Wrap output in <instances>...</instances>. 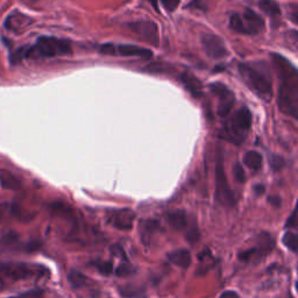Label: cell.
<instances>
[{
	"mask_svg": "<svg viewBox=\"0 0 298 298\" xmlns=\"http://www.w3.org/2000/svg\"><path fill=\"white\" fill-rule=\"evenodd\" d=\"M273 63L280 79L279 109L282 113L298 118V71L290 61L280 54H273Z\"/></svg>",
	"mask_w": 298,
	"mask_h": 298,
	"instance_id": "obj_1",
	"label": "cell"
},
{
	"mask_svg": "<svg viewBox=\"0 0 298 298\" xmlns=\"http://www.w3.org/2000/svg\"><path fill=\"white\" fill-rule=\"evenodd\" d=\"M239 75L248 89L260 99L269 102L273 97V83L267 71L260 65L251 63H241L238 66Z\"/></svg>",
	"mask_w": 298,
	"mask_h": 298,
	"instance_id": "obj_2",
	"label": "cell"
},
{
	"mask_svg": "<svg viewBox=\"0 0 298 298\" xmlns=\"http://www.w3.org/2000/svg\"><path fill=\"white\" fill-rule=\"evenodd\" d=\"M251 126V113L247 108L239 109L233 117L227 121L220 132V137L224 140L234 144L244 142L247 138Z\"/></svg>",
	"mask_w": 298,
	"mask_h": 298,
	"instance_id": "obj_3",
	"label": "cell"
},
{
	"mask_svg": "<svg viewBox=\"0 0 298 298\" xmlns=\"http://www.w3.org/2000/svg\"><path fill=\"white\" fill-rule=\"evenodd\" d=\"M70 42L54 36H41L35 45L28 47L27 59H51L71 54Z\"/></svg>",
	"mask_w": 298,
	"mask_h": 298,
	"instance_id": "obj_4",
	"label": "cell"
},
{
	"mask_svg": "<svg viewBox=\"0 0 298 298\" xmlns=\"http://www.w3.org/2000/svg\"><path fill=\"white\" fill-rule=\"evenodd\" d=\"M274 247L275 240L273 236L269 233L263 232L257 235L255 245L253 247L248 248V250L240 251L238 257L240 261L242 262L256 263L261 261L262 259H265L274 250Z\"/></svg>",
	"mask_w": 298,
	"mask_h": 298,
	"instance_id": "obj_5",
	"label": "cell"
},
{
	"mask_svg": "<svg viewBox=\"0 0 298 298\" xmlns=\"http://www.w3.org/2000/svg\"><path fill=\"white\" fill-rule=\"evenodd\" d=\"M215 198L222 206H233L236 203V198L232 189L228 184L226 173H225L224 162L221 156H219L216 167V192Z\"/></svg>",
	"mask_w": 298,
	"mask_h": 298,
	"instance_id": "obj_6",
	"label": "cell"
},
{
	"mask_svg": "<svg viewBox=\"0 0 298 298\" xmlns=\"http://www.w3.org/2000/svg\"><path fill=\"white\" fill-rule=\"evenodd\" d=\"M99 51L104 55H120L124 57H139L142 60H149L153 56V51L147 48L138 47L134 45H112V43H106V45L100 46Z\"/></svg>",
	"mask_w": 298,
	"mask_h": 298,
	"instance_id": "obj_7",
	"label": "cell"
},
{
	"mask_svg": "<svg viewBox=\"0 0 298 298\" xmlns=\"http://www.w3.org/2000/svg\"><path fill=\"white\" fill-rule=\"evenodd\" d=\"M213 94L218 98V108H217V113L219 117L225 118L232 111L234 103H235V95L225 84L216 82L211 83L209 85Z\"/></svg>",
	"mask_w": 298,
	"mask_h": 298,
	"instance_id": "obj_8",
	"label": "cell"
},
{
	"mask_svg": "<svg viewBox=\"0 0 298 298\" xmlns=\"http://www.w3.org/2000/svg\"><path fill=\"white\" fill-rule=\"evenodd\" d=\"M128 30L134 33L139 39L154 46V47H157L160 43L158 27L155 22L149 21V20H139V21L128 24Z\"/></svg>",
	"mask_w": 298,
	"mask_h": 298,
	"instance_id": "obj_9",
	"label": "cell"
},
{
	"mask_svg": "<svg viewBox=\"0 0 298 298\" xmlns=\"http://www.w3.org/2000/svg\"><path fill=\"white\" fill-rule=\"evenodd\" d=\"M0 273L10 279L20 281L28 280L40 274V268L27 263H1Z\"/></svg>",
	"mask_w": 298,
	"mask_h": 298,
	"instance_id": "obj_10",
	"label": "cell"
},
{
	"mask_svg": "<svg viewBox=\"0 0 298 298\" xmlns=\"http://www.w3.org/2000/svg\"><path fill=\"white\" fill-rule=\"evenodd\" d=\"M202 45L204 51L210 59L219 61L224 60L228 56V49L219 36L215 34H204L202 37Z\"/></svg>",
	"mask_w": 298,
	"mask_h": 298,
	"instance_id": "obj_11",
	"label": "cell"
},
{
	"mask_svg": "<svg viewBox=\"0 0 298 298\" xmlns=\"http://www.w3.org/2000/svg\"><path fill=\"white\" fill-rule=\"evenodd\" d=\"M108 221L112 226L121 231L132 230L135 220V213L131 209H113L106 213Z\"/></svg>",
	"mask_w": 298,
	"mask_h": 298,
	"instance_id": "obj_12",
	"label": "cell"
},
{
	"mask_svg": "<svg viewBox=\"0 0 298 298\" xmlns=\"http://www.w3.org/2000/svg\"><path fill=\"white\" fill-rule=\"evenodd\" d=\"M242 22V34L244 35H257L265 31V19L251 8H246L244 13L240 14Z\"/></svg>",
	"mask_w": 298,
	"mask_h": 298,
	"instance_id": "obj_13",
	"label": "cell"
},
{
	"mask_svg": "<svg viewBox=\"0 0 298 298\" xmlns=\"http://www.w3.org/2000/svg\"><path fill=\"white\" fill-rule=\"evenodd\" d=\"M182 84L184 85V88L190 92L191 94L195 98H199L203 95V85L199 82V79L197 77L193 76L190 72H183L179 77Z\"/></svg>",
	"mask_w": 298,
	"mask_h": 298,
	"instance_id": "obj_14",
	"label": "cell"
},
{
	"mask_svg": "<svg viewBox=\"0 0 298 298\" xmlns=\"http://www.w3.org/2000/svg\"><path fill=\"white\" fill-rule=\"evenodd\" d=\"M169 261L181 268H188L191 265V254L187 250H177L168 254Z\"/></svg>",
	"mask_w": 298,
	"mask_h": 298,
	"instance_id": "obj_15",
	"label": "cell"
},
{
	"mask_svg": "<svg viewBox=\"0 0 298 298\" xmlns=\"http://www.w3.org/2000/svg\"><path fill=\"white\" fill-rule=\"evenodd\" d=\"M167 220L168 224L170 225V227L176 231H183L188 225L187 213H185L183 210H177L168 213Z\"/></svg>",
	"mask_w": 298,
	"mask_h": 298,
	"instance_id": "obj_16",
	"label": "cell"
},
{
	"mask_svg": "<svg viewBox=\"0 0 298 298\" xmlns=\"http://www.w3.org/2000/svg\"><path fill=\"white\" fill-rule=\"evenodd\" d=\"M158 228H160V226H158V222L156 220H153V219H147V220L141 222V228H140L141 240H142V242L144 245L149 244L153 234L157 232Z\"/></svg>",
	"mask_w": 298,
	"mask_h": 298,
	"instance_id": "obj_17",
	"label": "cell"
},
{
	"mask_svg": "<svg viewBox=\"0 0 298 298\" xmlns=\"http://www.w3.org/2000/svg\"><path fill=\"white\" fill-rule=\"evenodd\" d=\"M0 184L4 189L11 191H16L21 188V183H20L18 177L14 176L11 172H7V170L0 172Z\"/></svg>",
	"mask_w": 298,
	"mask_h": 298,
	"instance_id": "obj_18",
	"label": "cell"
},
{
	"mask_svg": "<svg viewBox=\"0 0 298 298\" xmlns=\"http://www.w3.org/2000/svg\"><path fill=\"white\" fill-rule=\"evenodd\" d=\"M119 295L124 298H147L146 291L133 284H125L118 288Z\"/></svg>",
	"mask_w": 298,
	"mask_h": 298,
	"instance_id": "obj_19",
	"label": "cell"
},
{
	"mask_svg": "<svg viewBox=\"0 0 298 298\" xmlns=\"http://www.w3.org/2000/svg\"><path fill=\"white\" fill-rule=\"evenodd\" d=\"M244 163L253 172H259L262 168V155L254 150L247 152L244 156Z\"/></svg>",
	"mask_w": 298,
	"mask_h": 298,
	"instance_id": "obj_20",
	"label": "cell"
},
{
	"mask_svg": "<svg viewBox=\"0 0 298 298\" xmlns=\"http://www.w3.org/2000/svg\"><path fill=\"white\" fill-rule=\"evenodd\" d=\"M259 7L263 13L274 19L281 16V8L275 0H260Z\"/></svg>",
	"mask_w": 298,
	"mask_h": 298,
	"instance_id": "obj_21",
	"label": "cell"
},
{
	"mask_svg": "<svg viewBox=\"0 0 298 298\" xmlns=\"http://www.w3.org/2000/svg\"><path fill=\"white\" fill-rule=\"evenodd\" d=\"M283 244L289 251L296 253L298 248V236L294 232H286L283 236Z\"/></svg>",
	"mask_w": 298,
	"mask_h": 298,
	"instance_id": "obj_22",
	"label": "cell"
},
{
	"mask_svg": "<svg viewBox=\"0 0 298 298\" xmlns=\"http://www.w3.org/2000/svg\"><path fill=\"white\" fill-rule=\"evenodd\" d=\"M68 280H69V282H70V284L72 285V288H75V289L80 288V286H83L86 282V277L84 276L82 273H79V271H77V270L70 271V274H69V276H68Z\"/></svg>",
	"mask_w": 298,
	"mask_h": 298,
	"instance_id": "obj_23",
	"label": "cell"
},
{
	"mask_svg": "<svg viewBox=\"0 0 298 298\" xmlns=\"http://www.w3.org/2000/svg\"><path fill=\"white\" fill-rule=\"evenodd\" d=\"M27 50L28 47H21L16 50H14L10 57V61L12 64H19L20 62H22L25 59H27Z\"/></svg>",
	"mask_w": 298,
	"mask_h": 298,
	"instance_id": "obj_24",
	"label": "cell"
},
{
	"mask_svg": "<svg viewBox=\"0 0 298 298\" xmlns=\"http://www.w3.org/2000/svg\"><path fill=\"white\" fill-rule=\"evenodd\" d=\"M94 266L100 274L105 275V276H109L113 271V265L111 261H94Z\"/></svg>",
	"mask_w": 298,
	"mask_h": 298,
	"instance_id": "obj_25",
	"label": "cell"
},
{
	"mask_svg": "<svg viewBox=\"0 0 298 298\" xmlns=\"http://www.w3.org/2000/svg\"><path fill=\"white\" fill-rule=\"evenodd\" d=\"M134 273H135V269L133 268L131 265H128V263H121L119 267L115 269V275H117L118 277L129 276V275H132Z\"/></svg>",
	"mask_w": 298,
	"mask_h": 298,
	"instance_id": "obj_26",
	"label": "cell"
},
{
	"mask_svg": "<svg viewBox=\"0 0 298 298\" xmlns=\"http://www.w3.org/2000/svg\"><path fill=\"white\" fill-rule=\"evenodd\" d=\"M269 162H270V166L273 168V170L275 172H279V170L282 169L283 167L285 166V161L284 158L281 157L279 155H270L269 156Z\"/></svg>",
	"mask_w": 298,
	"mask_h": 298,
	"instance_id": "obj_27",
	"label": "cell"
},
{
	"mask_svg": "<svg viewBox=\"0 0 298 298\" xmlns=\"http://www.w3.org/2000/svg\"><path fill=\"white\" fill-rule=\"evenodd\" d=\"M160 2L162 7H163L168 13H173L177 10L181 0H160Z\"/></svg>",
	"mask_w": 298,
	"mask_h": 298,
	"instance_id": "obj_28",
	"label": "cell"
},
{
	"mask_svg": "<svg viewBox=\"0 0 298 298\" xmlns=\"http://www.w3.org/2000/svg\"><path fill=\"white\" fill-rule=\"evenodd\" d=\"M233 173H234V176H235V179L239 182V183H245L246 173H245L244 168H242L241 163H235V166H234L233 168Z\"/></svg>",
	"mask_w": 298,
	"mask_h": 298,
	"instance_id": "obj_29",
	"label": "cell"
},
{
	"mask_svg": "<svg viewBox=\"0 0 298 298\" xmlns=\"http://www.w3.org/2000/svg\"><path fill=\"white\" fill-rule=\"evenodd\" d=\"M187 240L190 242V244H195L199 240V231L197 227H191L188 230L187 232Z\"/></svg>",
	"mask_w": 298,
	"mask_h": 298,
	"instance_id": "obj_30",
	"label": "cell"
},
{
	"mask_svg": "<svg viewBox=\"0 0 298 298\" xmlns=\"http://www.w3.org/2000/svg\"><path fill=\"white\" fill-rule=\"evenodd\" d=\"M111 253L113 254L114 256L117 257H121V259L124 260V261H127V256L125 251H124V248L121 247L119 245H113L111 247Z\"/></svg>",
	"mask_w": 298,
	"mask_h": 298,
	"instance_id": "obj_31",
	"label": "cell"
},
{
	"mask_svg": "<svg viewBox=\"0 0 298 298\" xmlns=\"http://www.w3.org/2000/svg\"><path fill=\"white\" fill-rule=\"evenodd\" d=\"M285 228H297V209L292 211L290 217L285 222Z\"/></svg>",
	"mask_w": 298,
	"mask_h": 298,
	"instance_id": "obj_32",
	"label": "cell"
},
{
	"mask_svg": "<svg viewBox=\"0 0 298 298\" xmlns=\"http://www.w3.org/2000/svg\"><path fill=\"white\" fill-rule=\"evenodd\" d=\"M219 298H240V296L238 294H236L235 291L228 290V291H225L224 294H221Z\"/></svg>",
	"mask_w": 298,
	"mask_h": 298,
	"instance_id": "obj_33",
	"label": "cell"
},
{
	"mask_svg": "<svg viewBox=\"0 0 298 298\" xmlns=\"http://www.w3.org/2000/svg\"><path fill=\"white\" fill-rule=\"evenodd\" d=\"M254 190H255V192H256V195H262L263 192H265V187H263V185H255V187H254Z\"/></svg>",
	"mask_w": 298,
	"mask_h": 298,
	"instance_id": "obj_34",
	"label": "cell"
},
{
	"mask_svg": "<svg viewBox=\"0 0 298 298\" xmlns=\"http://www.w3.org/2000/svg\"><path fill=\"white\" fill-rule=\"evenodd\" d=\"M269 202H270V203H274L276 206H279L280 205V199L277 198V197H275V198H269Z\"/></svg>",
	"mask_w": 298,
	"mask_h": 298,
	"instance_id": "obj_35",
	"label": "cell"
}]
</instances>
